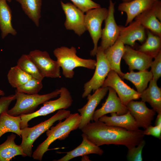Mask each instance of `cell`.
I'll list each match as a JSON object with an SVG mask.
<instances>
[{
  "label": "cell",
  "mask_w": 161,
  "mask_h": 161,
  "mask_svg": "<svg viewBox=\"0 0 161 161\" xmlns=\"http://www.w3.org/2000/svg\"><path fill=\"white\" fill-rule=\"evenodd\" d=\"M90 141L98 146L123 145L128 149L137 146L145 135L140 129L130 131L122 127L108 125L99 120L90 122L80 129Z\"/></svg>",
  "instance_id": "cell-1"
},
{
  "label": "cell",
  "mask_w": 161,
  "mask_h": 161,
  "mask_svg": "<svg viewBox=\"0 0 161 161\" xmlns=\"http://www.w3.org/2000/svg\"><path fill=\"white\" fill-rule=\"evenodd\" d=\"M81 120L78 113L70 114L63 121L61 120L54 126L46 131L47 138L37 147L32 155L34 159L41 161L44 154L48 150L50 145L56 140L66 138L70 132L79 128Z\"/></svg>",
  "instance_id": "cell-2"
},
{
  "label": "cell",
  "mask_w": 161,
  "mask_h": 161,
  "mask_svg": "<svg viewBox=\"0 0 161 161\" xmlns=\"http://www.w3.org/2000/svg\"><path fill=\"white\" fill-rule=\"evenodd\" d=\"M76 49L73 47L69 48L61 47L55 49L53 51L57 61L62 69V73L66 78H72L74 75V69L82 67L93 69L95 68L96 61L92 59H84L76 55Z\"/></svg>",
  "instance_id": "cell-3"
},
{
  "label": "cell",
  "mask_w": 161,
  "mask_h": 161,
  "mask_svg": "<svg viewBox=\"0 0 161 161\" xmlns=\"http://www.w3.org/2000/svg\"><path fill=\"white\" fill-rule=\"evenodd\" d=\"M71 114L70 111L60 109L56 113L48 119L32 127H28L21 129L22 138L20 146L27 156L31 157L32 154L33 144L41 134L49 129L57 121L65 119Z\"/></svg>",
  "instance_id": "cell-4"
},
{
  "label": "cell",
  "mask_w": 161,
  "mask_h": 161,
  "mask_svg": "<svg viewBox=\"0 0 161 161\" xmlns=\"http://www.w3.org/2000/svg\"><path fill=\"white\" fill-rule=\"evenodd\" d=\"M60 89H56L46 94H28L15 91L16 103L14 106L7 112L15 116L30 114L34 112L40 104L60 95Z\"/></svg>",
  "instance_id": "cell-5"
},
{
  "label": "cell",
  "mask_w": 161,
  "mask_h": 161,
  "mask_svg": "<svg viewBox=\"0 0 161 161\" xmlns=\"http://www.w3.org/2000/svg\"><path fill=\"white\" fill-rule=\"evenodd\" d=\"M60 90V97L58 99L46 101L39 109L32 113L19 115L21 119V129L28 127V122L34 118L46 115L57 110L66 109L70 107L73 100L70 92L65 87H61Z\"/></svg>",
  "instance_id": "cell-6"
},
{
  "label": "cell",
  "mask_w": 161,
  "mask_h": 161,
  "mask_svg": "<svg viewBox=\"0 0 161 161\" xmlns=\"http://www.w3.org/2000/svg\"><path fill=\"white\" fill-rule=\"evenodd\" d=\"M108 9L100 7L89 10L85 15L84 23L86 30L90 34L94 44L90 52L91 56L96 55L98 41L101 37V26L108 14Z\"/></svg>",
  "instance_id": "cell-7"
},
{
  "label": "cell",
  "mask_w": 161,
  "mask_h": 161,
  "mask_svg": "<svg viewBox=\"0 0 161 161\" xmlns=\"http://www.w3.org/2000/svg\"><path fill=\"white\" fill-rule=\"evenodd\" d=\"M96 55L97 60L95 71L91 79L84 84L83 98L86 97L92 91H95L101 87L111 70L104 50L100 46L97 47Z\"/></svg>",
  "instance_id": "cell-8"
},
{
  "label": "cell",
  "mask_w": 161,
  "mask_h": 161,
  "mask_svg": "<svg viewBox=\"0 0 161 161\" xmlns=\"http://www.w3.org/2000/svg\"><path fill=\"white\" fill-rule=\"evenodd\" d=\"M106 78L102 87L113 89L124 105L126 106L130 101L140 98V94L126 84L114 71L111 70Z\"/></svg>",
  "instance_id": "cell-9"
},
{
  "label": "cell",
  "mask_w": 161,
  "mask_h": 161,
  "mask_svg": "<svg viewBox=\"0 0 161 161\" xmlns=\"http://www.w3.org/2000/svg\"><path fill=\"white\" fill-rule=\"evenodd\" d=\"M29 55L44 77H61L58 63L52 60L47 51L36 49L30 51Z\"/></svg>",
  "instance_id": "cell-10"
},
{
  "label": "cell",
  "mask_w": 161,
  "mask_h": 161,
  "mask_svg": "<svg viewBox=\"0 0 161 161\" xmlns=\"http://www.w3.org/2000/svg\"><path fill=\"white\" fill-rule=\"evenodd\" d=\"M61 4L66 16L64 24L66 29L73 30L78 35L80 36L86 30L84 13L70 3H64L61 1Z\"/></svg>",
  "instance_id": "cell-11"
},
{
  "label": "cell",
  "mask_w": 161,
  "mask_h": 161,
  "mask_svg": "<svg viewBox=\"0 0 161 161\" xmlns=\"http://www.w3.org/2000/svg\"><path fill=\"white\" fill-rule=\"evenodd\" d=\"M115 4L110 0L108 15L104 20V27L102 30L100 46L104 50L113 45L119 36V26L116 24L114 16Z\"/></svg>",
  "instance_id": "cell-12"
},
{
  "label": "cell",
  "mask_w": 161,
  "mask_h": 161,
  "mask_svg": "<svg viewBox=\"0 0 161 161\" xmlns=\"http://www.w3.org/2000/svg\"><path fill=\"white\" fill-rule=\"evenodd\" d=\"M109 88V87H101L96 90L92 95L90 94L87 96L88 101L86 103L78 110L81 117L79 129H81L92 121L96 108L106 96Z\"/></svg>",
  "instance_id": "cell-13"
},
{
  "label": "cell",
  "mask_w": 161,
  "mask_h": 161,
  "mask_svg": "<svg viewBox=\"0 0 161 161\" xmlns=\"http://www.w3.org/2000/svg\"><path fill=\"white\" fill-rule=\"evenodd\" d=\"M108 91V96L105 102L102 104L100 108L95 111L92 121L97 120L101 116L108 113H115L121 115L126 114L129 111L126 106L122 103L113 89L109 87Z\"/></svg>",
  "instance_id": "cell-14"
},
{
  "label": "cell",
  "mask_w": 161,
  "mask_h": 161,
  "mask_svg": "<svg viewBox=\"0 0 161 161\" xmlns=\"http://www.w3.org/2000/svg\"><path fill=\"white\" fill-rule=\"evenodd\" d=\"M126 106L139 128L145 129L151 125L156 112L153 109L148 108L145 102L132 100Z\"/></svg>",
  "instance_id": "cell-15"
},
{
  "label": "cell",
  "mask_w": 161,
  "mask_h": 161,
  "mask_svg": "<svg viewBox=\"0 0 161 161\" xmlns=\"http://www.w3.org/2000/svg\"><path fill=\"white\" fill-rule=\"evenodd\" d=\"M119 38L124 44L134 47L136 41L142 44L145 41L147 34L145 29L136 21H132L126 27L119 26Z\"/></svg>",
  "instance_id": "cell-16"
},
{
  "label": "cell",
  "mask_w": 161,
  "mask_h": 161,
  "mask_svg": "<svg viewBox=\"0 0 161 161\" xmlns=\"http://www.w3.org/2000/svg\"><path fill=\"white\" fill-rule=\"evenodd\" d=\"M122 58L128 65L130 71L135 69L139 71L147 70L150 67L153 58L128 45L125 46Z\"/></svg>",
  "instance_id": "cell-17"
},
{
  "label": "cell",
  "mask_w": 161,
  "mask_h": 161,
  "mask_svg": "<svg viewBox=\"0 0 161 161\" xmlns=\"http://www.w3.org/2000/svg\"><path fill=\"white\" fill-rule=\"evenodd\" d=\"M154 1V0H132L129 2H123L120 4L118 10L125 12L127 15L125 26H127L139 15L151 9Z\"/></svg>",
  "instance_id": "cell-18"
},
{
  "label": "cell",
  "mask_w": 161,
  "mask_h": 161,
  "mask_svg": "<svg viewBox=\"0 0 161 161\" xmlns=\"http://www.w3.org/2000/svg\"><path fill=\"white\" fill-rule=\"evenodd\" d=\"M81 136L82 141L81 144L73 150L64 152L66 153V155L57 161H68L75 157L90 154L103 155V151L99 146L89 141L83 133H82Z\"/></svg>",
  "instance_id": "cell-19"
},
{
  "label": "cell",
  "mask_w": 161,
  "mask_h": 161,
  "mask_svg": "<svg viewBox=\"0 0 161 161\" xmlns=\"http://www.w3.org/2000/svg\"><path fill=\"white\" fill-rule=\"evenodd\" d=\"M110 114V116L103 115L98 120L108 125L123 128L129 131H135L139 129L135 119L129 111L123 115H119L115 113H112Z\"/></svg>",
  "instance_id": "cell-20"
},
{
  "label": "cell",
  "mask_w": 161,
  "mask_h": 161,
  "mask_svg": "<svg viewBox=\"0 0 161 161\" xmlns=\"http://www.w3.org/2000/svg\"><path fill=\"white\" fill-rule=\"evenodd\" d=\"M125 46L118 37L115 43L104 50L111 70L117 73L122 78L124 73L120 69V61L125 51Z\"/></svg>",
  "instance_id": "cell-21"
},
{
  "label": "cell",
  "mask_w": 161,
  "mask_h": 161,
  "mask_svg": "<svg viewBox=\"0 0 161 161\" xmlns=\"http://www.w3.org/2000/svg\"><path fill=\"white\" fill-rule=\"evenodd\" d=\"M157 81L152 79L147 88L140 93L142 101L147 102L157 114L161 113V89L158 86Z\"/></svg>",
  "instance_id": "cell-22"
},
{
  "label": "cell",
  "mask_w": 161,
  "mask_h": 161,
  "mask_svg": "<svg viewBox=\"0 0 161 161\" xmlns=\"http://www.w3.org/2000/svg\"><path fill=\"white\" fill-rule=\"evenodd\" d=\"M16 137L15 134L12 133L7 137L4 143L0 145V161H9L18 155L23 157L27 156L20 145L15 143Z\"/></svg>",
  "instance_id": "cell-23"
},
{
  "label": "cell",
  "mask_w": 161,
  "mask_h": 161,
  "mask_svg": "<svg viewBox=\"0 0 161 161\" xmlns=\"http://www.w3.org/2000/svg\"><path fill=\"white\" fill-rule=\"evenodd\" d=\"M7 1L0 0V29L2 38L9 34L15 35L17 33L12 24V12Z\"/></svg>",
  "instance_id": "cell-24"
},
{
  "label": "cell",
  "mask_w": 161,
  "mask_h": 161,
  "mask_svg": "<svg viewBox=\"0 0 161 161\" xmlns=\"http://www.w3.org/2000/svg\"><path fill=\"white\" fill-rule=\"evenodd\" d=\"M131 82L136 87L137 91L141 93L147 87L148 83L153 79L151 71L147 70L135 72L133 70L124 73L122 78Z\"/></svg>",
  "instance_id": "cell-25"
},
{
  "label": "cell",
  "mask_w": 161,
  "mask_h": 161,
  "mask_svg": "<svg viewBox=\"0 0 161 161\" xmlns=\"http://www.w3.org/2000/svg\"><path fill=\"white\" fill-rule=\"evenodd\" d=\"M21 121V119L19 116H12L7 112L2 113L0 114V138L8 132L16 133L21 137L20 128Z\"/></svg>",
  "instance_id": "cell-26"
},
{
  "label": "cell",
  "mask_w": 161,
  "mask_h": 161,
  "mask_svg": "<svg viewBox=\"0 0 161 161\" xmlns=\"http://www.w3.org/2000/svg\"><path fill=\"white\" fill-rule=\"evenodd\" d=\"M134 20L146 29L161 37V22L157 18L151 9L139 15L134 18Z\"/></svg>",
  "instance_id": "cell-27"
},
{
  "label": "cell",
  "mask_w": 161,
  "mask_h": 161,
  "mask_svg": "<svg viewBox=\"0 0 161 161\" xmlns=\"http://www.w3.org/2000/svg\"><path fill=\"white\" fill-rule=\"evenodd\" d=\"M146 30V40L137 50L154 58L161 52V37Z\"/></svg>",
  "instance_id": "cell-28"
},
{
  "label": "cell",
  "mask_w": 161,
  "mask_h": 161,
  "mask_svg": "<svg viewBox=\"0 0 161 161\" xmlns=\"http://www.w3.org/2000/svg\"><path fill=\"white\" fill-rule=\"evenodd\" d=\"M21 5L25 13L37 27L39 25L42 0H16Z\"/></svg>",
  "instance_id": "cell-29"
},
{
  "label": "cell",
  "mask_w": 161,
  "mask_h": 161,
  "mask_svg": "<svg viewBox=\"0 0 161 161\" xmlns=\"http://www.w3.org/2000/svg\"><path fill=\"white\" fill-rule=\"evenodd\" d=\"M17 65L32 77L42 81L44 77L29 54H23L18 60Z\"/></svg>",
  "instance_id": "cell-30"
},
{
  "label": "cell",
  "mask_w": 161,
  "mask_h": 161,
  "mask_svg": "<svg viewBox=\"0 0 161 161\" xmlns=\"http://www.w3.org/2000/svg\"><path fill=\"white\" fill-rule=\"evenodd\" d=\"M7 78L10 85L16 88L25 83L32 77L16 65L10 68Z\"/></svg>",
  "instance_id": "cell-31"
},
{
  "label": "cell",
  "mask_w": 161,
  "mask_h": 161,
  "mask_svg": "<svg viewBox=\"0 0 161 161\" xmlns=\"http://www.w3.org/2000/svg\"><path fill=\"white\" fill-rule=\"evenodd\" d=\"M42 87V81L32 77L25 83L16 88L15 91L28 94H36Z\"/></svg>",
  "instance_id": "cell-32"
},
{
  "label": "cell",
  "mask_w": 161,
  "mask_h": 161,
  "mask_svg": "<svg viewBox=\"0 0 161 161\" xmlns=\"http://www.w3.org/2000/svg\"><path fill=\"white\" fill-rule=\"evenodd\" d=\"M145 144V140H142L137 146L128 149L127 159L129 161H142V152Z\"/></svg>",
  "instance_id": "cell-33"
},
{
  "label": "cell",
  "mask_w": 161,
  "mask_h": 161,
  "mask_svg": "<svg viewBox=\"0 0 161 161\" xmlns=\"http://www.w3.org/2000/svg\"><path fill=\"white\" fill-rule=\"evenodd\" d=\"M73 4L83 12L100 7V5L92 0H70Z\"/></svg>",
  "instance_id": "cell-34"
},
{
  "label": "cell",
  "mask_w": 161,
  "mask_h": 161,
  "mask_svg": "<svg viewBox=\"0 0 161 161\" xmlns=\"http://www.w3.org/2000/svg\"><path fill=\"white\" fill-rule=\"evenodd\" d=\"M151 63V71L153 75V79L157 81L161 76V52L154 58Z\"/></svg>",
  "instance_id": "cell-35"
},
{
  "label": "cell",
  "mask_w": 161,
  "mask_h": 161,
  "mask_svg": "<svg viewBox=\"0 0 161 161\" xmlns=\"http://www.w3.org/2000/svg\"><path fill=\"white\" fill-rule=\"evenodd\" d=\"M16 100L15 95L2 96L0 98V114L2 112H7L12 102Z\"/></svg>",
  "instance_id": "cell-36"
},
{
  "label": "cell",
  "mask_w": 161,
  "mask_h": 161,
  "mask_svg": "<svg viewBox=\"0 0 161 161\" xmlns=\"http://www.w3.org/2000/svg\"><path fill=\"white\" fill-rule=\"evenodd\" d=\"M145 135H151L159 139L161 138V127L155 125L148 126L143 131Z\"/></svg>",
  "instance_id": "cell-37"
},
{
  "label": "cell",
  "mask_w": 161,
  "mask_h": 161,
  "mask_svg": "<svg viewBox=\"0 0 161 161\" xmlns=\"http://www.w3.org/2000/svg\"><path fill=\"white\" fill-rule=\"evenodd\" d=\"M157 18L161 21V1L160 0L155 1L151 8Z\"/></svg>",
  "instance_id": "cell-38"
},
{
  "label": "cell",
  "mask_w": 161,
  "mask_h": 161,
  "mask_svg": "<svg viewBox=\"0 0 161 161\" xmlns=\"http://www.w3.org/2000/svg\"><path fill=\"white\" fill-rule=\"evenodd\" d=\"M155 125L161 127V113L158 114L155 121Z\"/></svg>",
  "instance_id": "cell-39"
},
{
  "label": "cell",
  "mask_w": 161,
  "mask_h": 161,
  "mask_svg": "<svg viewBox=\"0 0 161 161\" xmlns=\"http://www.w3.org/2000/svg\"><path fill=\"white\" fill-rule=\"evenodd\" d=\"M5 93L3 91L0 90V96H3L4 95Z\"/></svg>",
  "instance_id": "cell-40"
},
{
  "label": "cell",
  "mask_w": 161,
  "mask_h": 161,
  "mask_svg": "<svg viewBox=\"0 0 161 161\" xmlns=\"http://www.w3.org/2000/svg\"><path fill=\"white\" fill-rule=\"evenodd\" d=\"M123 2H127L131 1L132 0H121Z\"/></svg>",
  "instance_id": "cell-41"
},
{
  "label": "cell",
  "mask_w": 161,
  "mask_h": 161,
  "mask_svg": "<svg viewBox=\"0 0 161 161\" xmlns=\"http://www.w3.org/2000/svg\"><path fill=\"white\" fill-rule=\"evenodd\" d=\"M7 0V1H8L9 2H11V0Z\"/></svg>",
  "instance_id": "cell-42"
},
{
  "label": "cell",
  "mask_w": 161,
  "mask_h": 161,
  "mask_svg": "<svg viewBox=\"0 0 161 161\" xmlns=\"http://www.w3.org/2000/svg\"><path fill=\"white\" fill-rule=\"evenodd\" d=\"M154 0L156 1V0Z\"/></svg>",
  "instance_id": "cell-43"
}]
</instances>
